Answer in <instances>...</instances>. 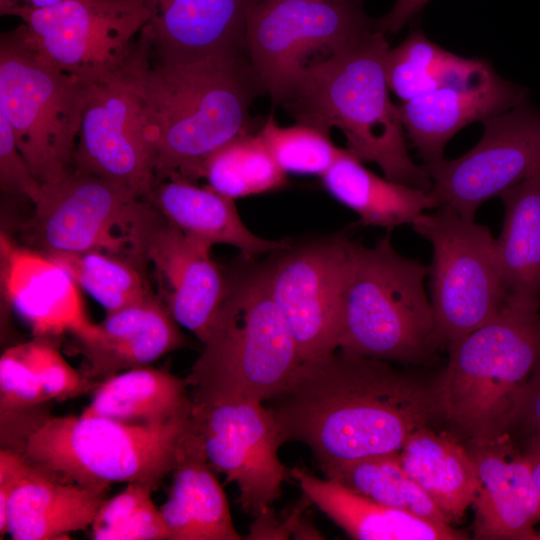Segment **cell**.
<instances>
[{
  "label": "cell",
  "instance_id": "cell-1",
  "mask_svg": "<svg viewBox=\"0 0 540 540\" xmlns=\"http://www.w3.org/2000/svg\"><path fill=\"white\" fill-rule=\"evenodd\" d=\"M271 401L282 442L304 443L323 472L397 453L415 430L437 420L434 380L341 351L302 362Z\"/></svg>",
  "mask_w": 540,
  "mask_h": 540
},
{
  "label": "cell",
  "instance_id": "cell-2",
  "mask_svg": "<svg viewBox=\"0 0 540 540\" xmlns=\"http://www.w3.org/2000/svg\"><path fill=\"white\" fill-rule=\"evenodd\" d=\"M139 88L156 180L178 175L193 183L212 153L253 133L250 108L265 92L248 54L179 63L150 59Z\"/></svg>",
  "mask_w": 540,
  "mask_h": 540
},
{
  "label": "cell",
  "instance_id": "cell-3",
  "mask_svg": "<svg viewBox=\"0 0 540 540\" xmlns=\"http://www.w3.org/2000/svg\"><path fill=\"white\" fill-rule=\"evenodd\" d=\"M385 35L376 27L308 68L283 106L296 123L329 134L340 129L347 150L362 163H376L386 179L429 191V171L412 160L399 107L390 99Z\"/></svg>",
  "mask_w": 540,
  "mask_h": 540
},
{
  "label": "cell",
  "instance_id": "cell-4",
  "mask_svg": "<svg viewBox=\"0 0 540 540\" xmlns=\"http://www.w3.org/2000/svg\"><path fill=\"white\" fill-rule=\"evenodd\" d=\"M229 274L226 297L186 377L192 402L278 397L302 360L269 286V262Z\"/></svg>",
  "mask_w": 540,
  "mask_h": 540
},
{
  "label": "cell",
  "instance_id": "cell-5",
  "mask_svg": "<svg viewBox=\"0 0 540 540\" xmlns=\"http://www.w3.org/2000/svg\"><path fill=\"white\" fill-rule=\"evenodd\" d=\"M434 379L437 420L459 440L508 434L519 395L540 358V313L505 304L447 346Z\"/></svg>",
  "mask_w": 540,
  "mask_h": 540
},
{
  "label": "cell",
  "instance_id": "cell-6",
  "mask_svg": "<svg viewBox=\"0 0 540 540\" xmlns=\"http://www.w3.org/2000/svg\"><path fill=\"white\" fill-rule=\"evenodd\" d=\"M347 249L339 351L413 365L432 359L440 348L428 266L399 254L389 232L371 247L348 239Z\"/></svg>",
  "mask_w": 540,
  "mask_h": 540
},
{
  "label": "cell",
  "instance_id": "cell-7",
  "mask_svg": "<svg viewBox=\"0 0 540 540\" xmlns=\"http://www.w3.org/2000/svg\"><path fill=\"white\" fill-rule=\"evenodd\" d=\"M189 420L190 413L154 425L82 414L48 415L19 452L84 488L106 493L114 483L139 482L155 490L181 456Z\"/></svg>",
  "mask_w": 540,
  "mask_h": 540
},
{
  "label": "cell",
  "instance_id": "cell-8",
  "mask_svg": "<svg viewBox=\"0 0 540 540\" xmlns=\"http://www.w3.org/2000/svg\"><path fill=\"white\" fill-rule=\"evenodd\" d=\"M34 211L20 225L24 240L43 253L99 251L146 271V245L163 215L127 186L72 171L41 185Z\"/></svg>",
  "mask_w": 540,
  "mask_h": 540
},
{
  "label": "cell",
  "instance_id": "cell-9",
  "mask_svg": "<svg viewBox=\"0 0 540 540\" xmlns=\"http://www.w3.org/2000/svg\"><path fill=\"white\" fill-rule=\"evenodd\" d=\"M90 84L44 60L20 27L0 37V115L42 185L74 171Z\"/></svg>",
  "mask_w": 540,
  "mask_h": 540
},
{
  "label": "cell",
  "instance_id": "cell-10",
  "mask_svg": "<svg viewBox=\"0 0 540 540\" xmlns=\"http://www.w3.org/2000/svg\"><path fill=\"white\" fill-rule=\"evenodd\" d=\"M375 28L361 0H259L245 44L264 91L283 105L308 68Z\"/></svg>",
  "mask_w": 540,
  "mask_h": 540
},
{
  "label": "cell",
  "instance_id": "cell-11",
  "mask_svg": "<svg viewBox=\"0 0 540 540\" xmlns=\"http://www.w3.org/2000/svg\"><path fill=\"white\" fill-rule=\"evenodd\" d=\"M3 16L22 21L25 40L44 60L88 83L125 72L145 48L143 0H60L44 8H13Z\"/></svg>",
  "mask_w": 540,
  "mask_h": 540
},
{
  "label": "cell",
  "instance_id": "cell-12",
  "mask_svg": "<svg viewBox=\"0 0 540 540\" xmlns=\"http://www.w3.org/2000/svg\"><path fill=\"white\" fill-rule=\"evenodd\" d=\"M432 247L428 291L439 348L468 335L505 305L490 229L441 205L412 224Z\"/></svg>",
  "mask_w": 540,
  "mask_h": 540
},
{
  "label": "cell",
  "instance_id": "cell-13",
  "mask_svg": "<svg viewBox=\"0 0 540 540\" xmlns=\"http://www.w3.org/2000/svg\"><path fill=\"white\" fill-rule=\"evenodd\" d=\"M188 432L212 469L237 486L245 512L258 515L279 498L287 473L278 456L283 442L262 402H192Z\"/></svg>",
  "mask_w": 540,
  "mask_h": 540
},
{
  "label": "cell",
  "instance_id": "cell-14",
  "mask_svg": "<svg viewBox=\"0 0 540 540\" xmlns=\"http://www.w3.org/2000/svg\"><path fill=\"white\" fill-rule=\"evenodd\" d=\"M348 237L337 235L277 251L269 262L275 304L302 362L335 352L344 326Z\"/></svg>",
  "mask_w": 540,
  "mask_h": 540
},
{
  "label": "cell",
  "instance_id": "cell-15",
  "mask_svg": "<svg viewBox=\"0 0 540 540\" xmlns=\"http://www.w3.org/2000/svg\"><path fill=\"white\" fill-rule=\"evenodd\" d=\"M150 57L146 48L125 72L90 84L74 159V170L123 184L142 198L156 181L139 88Z\"/></svg>",
  "mask_w": 540,
  "mask_h": 540
},
{
  "label": "cell",
  "instance_id": "cell-16",
  "mask_svg": "<svg viewBox=\"0 0 540 540\" xmlns=\"http://www.w3.org/2000/svg\"><path fill=\"white\" fill-rule=\"evenodd\" d=\"M480 141L462 156L427 167L430 195L474 219L487 200L540 171V108L528 101L483 122Z\"/></svg>",
  "mask_w": 540,
  "mask_h": 540
},
{
  "label": "cell",
  "instance_id": "cell-17",
  "mask_svg": "<svg viewBox=\"0 0 540 540\" xmlns=\"http://www.w3.org/2000/svg\"><path fill=\"white\" fill-rule=\"evenodd\" d=\"M0 258L2 295L34 337L69 333L80 343L98 335L80 287L61 265L39 250L17 245L3 232Z\"/></svg>",
  "mask_w": 540,
  "mask_h": 540
},
{
  "label": "cell",
  "instance_id": "cell-18",
  "mask_svg": "<svg viewBox=\"0 0 540 540\" xmlns=\"http://www.w3.org/2000/svg\"><path fill=\"white\" fill-rule=\"evenodd\" d=\"M528 89L499 76L478 59L461 79L418 96L399 107L407 138L426 167L444 159L449 140L463 127L527 101Z\"/></svg>",
  "mask_w": 540,
  "mask_h": 540
},
{
  "label": "cell",
  "instance_id": "cell-19",
  "mask_svg": "<svg viewBox=\"0 0 540 540\" xmlns=\"http://www.w3.org/2000/svg\"><path fill=\"white\" fill-rule=\"evenodd\" d=\"M478 475L475 540H540V497L528 460L511 434L464 442Z\"/></svg>",
  "mask_w": 540,
  "mask_h": 540
},
{
  "label": "cell",
  "instance_id": "cell-20",
  "mask_svg": "<svg viewBox=\"0 0 540 540\" xmlns=\"http://www.w3.org/2000/svg\"><path fill=\"white\" fill-rule=\"evenodd\" d=\"M210 251L165 218L146 245V259L154 271L158 296L175 321L202 343L229 285L228 272L211 259Z\"/></svg>",
  "mask_w": 540,
  "mask_h": 540
},
{
  "label": "cell",
  "instance_id": "cell-21",
  "mask_svg": "<svg viewBox=\"0 0 540 540\" xmlns=\"http://www.w3.org/2000/svg\"><path fill=\"white\" fill-rule=\"evenodd\" d=\"M143 1L148 20L141 35L151 60L179 63L247 54V22L259 0Z\"/></svg>",
  "mask_w": 540,
  "mask_h": 540
},
{
  "label": "cell",
  "instance_id": "cell-22",
  "mask_svg": "<svg viewBox=\"0 0 540 540\" xmlns=\"http://www.w3.org/2000/svg\"><path fill=\"white\" fill-rule=\"evenodd\" d=\"M179 326L155 292L107 313L98 324V335L77 343L87 363L85 375L100 382L122 371L149 366L186 344Z\"/></svg>",
  "mask_w": 540,
  "mask_h": 540
},
{
  "label": "cell",
  "instance_id": "cell-23",
  "mask_svg": "<svg viewBox=\"0 0 540 540\" xmlns=\"http://www.w3.org/2000/svg\"><path fill=\"white\" fill-rule=\"evenodd\" d=\"M106 493L64 480L24 457L8 505L15 540L61 539L91 527Z\"/></svg>",
  "mask_w": 540,
  "mask_h": 540
},
{
  "label": "cell",
  "instance_id": "cell-24",
  "mask_svg": "<svg viewBox=\"0 0 540 540\" xmlns=\"http://www.w3.org/2000/svg\"><path fill=\"white\" fill-rule=\"evenodd\" d=\"M145 199L184 235L210 249L226 244L237 248L243 259L254 260L287 245L286 241L267 240L250 231L234 199L178 175L156 180Z\"/></svg>",
  "mask_w": 540,
  "mask_h": 540
},
{
  "label": "cell",
  "instance_id": "cell-25",
  "mask_svg": "<svg viewBox=\"0 0 540 540\" xmlns=\"http://www.w3.org/2000/svg\"><path fill=\"white\" fill-rule=\"evenodd\" d=\"M291 476L311 501L351 538L358 540H462L468 537L451 525L423 519L362 496L331 479L304 469Z\"/></svg>",
  "mask_w": 540,
  "mask_h": 540
},
{
  "label": "cell",
  "instance_id": "cell-26",
  "mask_svg": "<svg viewBox=\"0 0 540 540\" xmlns=\"http://www.w3.org/2000/svg\"><path fill=\"white\" fill-rule=\"evenodd\" d=\"M494 250L505 304L540 309V171L503 191Z\"/></svg>",
  "mask_w": 540,
  "mask_h": 540
},
{
  "label": "cell",
  "instance_id": "cell-27",
  "mask_svg": "<svg viewBox=\"0 0 540 540\" xmlns=\"http://www.w3.org/2000/svg\"><path fill=\"white\" fill-rule=\"evenodd\" d=\"M189 426V425H188ZM173 484L160 511L169 540H240L226 495L188 429Z\"/></svg>",
  "mask_w": 540,
  "mask_h": 540
},
{
  "label": "cell",
  "instance_id": "cell-28",
  "mask_svg": "<svg viewBox=\"0 0 540 540\" xmlns=\"http://www.w3.org/2000/svg\"><path fill=\"white\" fill-rule=\"evenodd\" d=\"M399 457L447 521L459 522L472 505L478 487L475 462L465 444L451 433H437L428 425L407 438Z\"/></svg>",
  "mask_w": 540,
  "mask_h": 540
},
{
  "label": "cell",
  "instance_id": "cell-29",
  "mask_svg": "<svg viewBox=\"0 0 540 540\" xmlns=\"http://www.w3.org/2000/svg\"><path fill=\"white\" fill-rule=\"evenodd\" d=\"M321 178L328 193L353 210L360 224L389 233L438 207L429 191L377 176L347 149Z\"/></svg>",
  "mask_w": 540,
  "mask_h": 540
},
{
  "label": "cell",
  "instance_id": "cell-30",
  "mask_svg": "<svg viewBox=\"0 0 540 540\" xmlns=\"http://www.w3.org/2000/svg\"><path fill=\"white\" fill-rule=\"evenodd\" d=\"M94 392L82 415L132 424H162L189 414L192 406L186 377L150 366L112 375Z\"/></svg>",
  "mask_w": 540,
  "mask_h": 540
},
{
  "label": "cell",
  "instance_id": "cell-31",
  "mask_svg": "<svg viewBox=\"0 0 540 540\" xmlns=\"http://www.w3.org/2000/svg\"><path fill=\"white\" fill-rule=\"evenodd\" d=\"M326 478L380 504L431 522L451 525L404 469L399 452L357 459L324 472Z\"/></svg>",
  "mask_w": 540,
  "mask_h": 540
},
{
  "label": "cell",
  "instance_id": "cell-32",
  "mask_svg": "<svg viewBox=\"0 0 540 540\" xmlns=\"http://www.w3.org/2000/svg\"><path fill=\"white\" fill-rule=\"evenodd\" d=\"M477 61L443 49L414 29L387 51L384 71L390 91L406 102L461 79Z\"/></svg>",
  "mask_w": 540,
  "mask_h": 540
},
{
  "label": "cell",
  "instance_id": "cell-33",
  "mask_svg": "<svg viewBox=\"0 0 540 540\" xmlns=\"http://www.w3.org/2000/svg\"><path fill=\"white\" fill-rule=\"evenodd\" d=\"M232 199L283 188L286 173L279 167L260 135H240L212 153L204 162L199 179Z\"/></svg>",
  "mask_w": 540,
  "mask_h": 540
},
{
  "label": "cell",
  "instance_id": "cell-34",
  "mask_svg": "<svg viewBox=\"0 0 540 540\" xmlns=\"http://www.w3.org/2000/svg\"><path fill=\"white\" fill-rule=\"evenodd\" d=\"M107 313L135 304L151 293L146 271L120 257L99 251L45 253Z\"/></svg>",
  "mask_w": 540,
  "mask_h": 540
},
{
  "label": "cell",
  "instance_id": "cell-35",
  "mask_svg": "<svg viewBox=\"0 0 540 540\" xmlns=\"http://www.w3.org/2000/svg\"><path fill=\"white\" fill-rule=\"evenodd\" d=\"M258 134L286 174L322 176L345 151L334 145L329 133L300 123L282 127L273 113Z\"/></svg>",
  "mask_w": 540,
  "mask_h": 540
},
{
  "label": "cell",
  "instance_id": "cell-36",
  "mask_svg": "<svg viewBox=\"0 0 540 540\" xmlns=\"http://www.w3.org/2000/svg\"><path fill=\"white\" fill-rule=\"evenodd\" d=\"M49 400L17 346L7 348L0 357L1 432L13 425L20 430L22 446L35 426L47 417L36 416L35 409Z\"/></svg>",
  "mask_w": 540,
  "mask_h": 540
},
{
  "label": "cell",
  "instance_id": "cell-37",
  "mask_svg": "<svg viewBox=\"0 0 540 540\" xmlns=\"http://www.w3.org/2000/svg\"><path fill=\"white\" fill-rule=\"evenodd\" d=\"M16 346L50 400L78 397L99 384L73 368L52 339L34 337Z\"/></svg>",
  "mask_w": 540,
  "mask_h": 540
},
{
  "label": "cell",
  "instance_id": "cell-38",
  "mask_svg": "<svg viewBox=\"0 0 540 540\" xmlns=\"http://www.w3.org/2000/svg\"><path fill=\"white\" fill-rule=\"evenodd\" d=\"M0 189L6 196L22 197L32 204L37 200L41 184L33 176L15 142L12 130L0 115Z\"/></svg>",
  "mask_w": 540,
  "mask_h": 540
},
{
  "label": "cell",
  "instance_id": "cell-39",
  "mask_svg": "<svg viewBox=\"0 0 540 540\" xmlns=\"http://www.w3.org/2000/svg\"><path fill=\"white\" fill-rule=\"evenodd\" d=\"M153 489L139 482L128 483L126 488L99 507L91 525L92 538L115 528L136 514L152 500Z\"/></svg>",
  "mask_w": 540,
  "mask_h": 540
},
{
  "label": "cell",
  "instance_id": "cell-40",
  "mask_svg": "<svg viewBox=\"0 0 540 540\" xmlns=\"http://www.w3.org/2000/svg\"><path fill=\"white\" fill-rule=\"evenodd\" d=\"M96 540H169V530L160 509L151 500L121 525L98 535Z\"/></svg>",
  "mask_w": 540,
  "mask_h": 540
},
{
  "label": "cell",
  "instance_id": "cell-41",
  "mask_svg": "<svg viewBox=\"0 0 540 540\" xmlns=\"http://www.w3.org/2000/svg\"><path fill=\"white\" fill-rule=\"evenodd\" d=\"M518 439L540 434V358L516 403L509 434Z\"/></svg>",
  "mask_w": 540,
  "mask_h": 540
},
{
  "label": "cell",
  "instance_id": "cell-42",
  "mask_svg": "<svg viewBox=\"0 0 540 540\" xmlns=\"http://www.w3.org/2000/svg\"><path fill=\"white\" fill-rule=\"evenodd\" d=\"M310 503V499L303 494L301 503H299L294 512L288 516L283 523H279V521L273 516L270 508L259 513L256 515V521L251 526L250 533L245 538L288 539L290 535H293L298 523L300 522V516L304 508Z\"/></svg>",
  "mask_w": 540,
  "mask_h": 540
},
{
  "label": "cell",
  "instance_id": "cell-43",
  "mask_svg": "<svg viewBox=\"0 0 540 540\" xmlns=\"http://www.w3.org/2000/svg\"><path fill=\"white\" fill-rule=\"evenodd\" d=\"M24 456L15 450H0V535L8 533V505L11 493L18 478Z\"/></svg>",
  "mask_w": 540,
  "mask_h": 540
},
{
  "label": "cell",
  "instance_id": "cell-44",
  "mask_svg": "<svg viewBox=\"0 0 540 540\" xmlns=\"http://www.w3.org/2000/svg\"><path fill=\"white\" fill-rule=\"evenodd\" d=\"M430 0H396L391 11L376 20V27L383 33H396L415 15H417Z\"/></svg>",
  "mask_w": 540,
  "mask_h": 540
},
{
  "label": "cell",
  "instance_id": "cell-45",
  "mask_svg": "<svg viewBox=\"0 0 540 540\" xmlns=\"http://www.w3.org/2000/svg\"><path fill=\"white\" fill-rule=\"evenodd\" d=\"M518 443L529 462L533 479L540 497V434H532L523 437L519 439Z\"/></svg>",
  "mask_w": 540,
  "mask_h": 540
},
{
  "label": "cell",
  "instance_id": "cell-46",
  "mask_svg": "<svg viewBox=\"0 0 540 540\" xmlns=\"http://www.w3.org/2000/svg\"><path fill=\"white\" fill-rule=\"evenodd\" d=\"M60 0H0V14L19 7L44 8L56 4Z\"/></svg>",
  "mask_w": 540,
  "mask_h": 540
}]
</instances>
